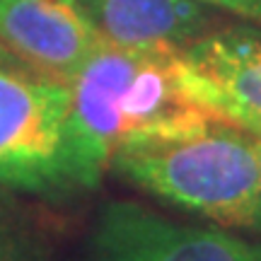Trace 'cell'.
<instances>
[{"label":"cell","instance_id":"6","mask_svg":"<svg viewBox=\"0 0 261 261\" xmlns=\"http://www.w3.org/2000/svg\"><path fill=\"white\" fill-rule=\"evenodd\" d=\"M102 41L77 0H0V44L32 73L70 83Z\"/></svg>","mask_w":261,"mask_h":261},{"label":"cell","instance_id":"8","mask_svg":"<svg viewBox=\"0 0 261 261\" xmlns=\"http://www.w3.org/2000/svg\"><path fill=\"white\" fill-rule=\"evenodd\" d=\"M0 261H48L41 237L3 194H0Z\"/></svg>","mask_w":261,"mask_h":261},{"label":"cell","instance_id":"4","mask_svg":"<svg viewBox=\"0 0 261 261\" xmlns=\"http://www.w3.org/2000/svg\"><path fill=\"white\" fill-rule=\"evenodd\" d=\"M90 261H261V244L220 227L177 223L136 201H109L94 218Z\"/></svg>","mask_w":261,"mask_h":261},{"label":"cell","instance_id":"3","mask_svg":"<svg viewBox=\"0 0 261 261\" xmlns=\"http://www.w3.org/2000/svg\"><path fill=\"white\" fill-rule=\"evenodd\" d=\"M143 51L104 39L70 80L65 155L73 189L92 191L112 169L114 155L126 140L123 92Z\"/></svg>","mask_w":261,"mask_h":261},{"label":"cell","instance_id":"2","mask_svg":"<svg viewBox=\"0 0 261 261\" xmlns=\"http://www.w3.org/2000/svg\"><path fill=\"white\" fill-rule=\"evenodd\" d=\"M24 70L0 63V187L58 196L73 189L65 155L70 83Z\"/></svg>","mask_w":261,"mask_h":261},{"label":"cell","instance_id":"12","mask_svg":"<svg viewBox=\"0 0 261 261\" xmlns=\"http://www.w3.org/2000/svg\"><path fill=\"white\" fill-rule=\"evenodd\" d=\"M252 148H254V155H256V162H259V169H261V138H254L252 136Z\"/></svg>","mask_w":261,"mask_h":261},{"label":"cell","instance_id":"1","mask_svg":"<svg viewBox=\"0 0 261 261\" xmlns=\"http://www.w3.org/2000/svg\"><path fill=\"white\" fill-rule=\"evenodd\" d=\"M112 169L165 203L261 232V169L252 136L232 123L208 116L179 133L123 143Z\"/></svg>","mask_w":261,"mask_h":261},{"label":"cell","instance_id":"10","mask_svg":"<svg viewBox=\"0 0 261 261\" xmlns=\"http://www.w3.org/2000/svg\"><path fill=\"white\" fill-rule=\"evenodd\" d=\"M240 130L249 133L254 138H261V119H249V121H244L242 126H240Z\"/></svg>","mask_w":261,"mask_h":261},{"label":"cell","instance_id":"7","mask_svg":"<svg viewBox=\"0 0 261 261\" xmlns=\"http://www.w3.org/2000/svg\"><path fill=\"white\" fill-rule=\"evenodd\" d=\"M107 41L130 48H184L215 27L218 10L198 0H77Z\"/></svg>","mask_w":261,"mask_h":261},{"label":"cell","instance_id":"11","mask_svg":"<svg viewBox=\"0 0 261 261\" xmlns=\"http://www.w3.org/2000/svg\"><path fill=\"white\" fill-rule=\"evenodd\" d=\"M0 63H5V65H17V68H24V65H19L17 61H15V58H12V56L8 54V51L3 48V44H0Z\"/></svg>","mask_w":261,"mask_h":261},{"label":"cell","instance_id":"5","mask_svg":"<svg viewBox=\"0 0 261 261\" xmlns=\"http://www.w3.org/2000/svg\"><path fill=\"white\" fill-rule=\"evenodd\" d=\"M179 80L191 102L232 126L261 119V27H215L177 51Z\"/></svg>","mask_w":261,"mask_h":261},{"label":"cell","instance_id":"9","mask_svg":"<svg viewBox=\"0 0 261 261\" xmlns=\"http://www.w3.org/2000/svg\"><path fill=\"white\" fill-rule=\"evenodd\" d=\"M198 3H205L215 10L230 12L234 17L247 19L249 24L261 27V0H198Z\"/></svg>","mask_w":261,"mask_h":261}]
</instances>
